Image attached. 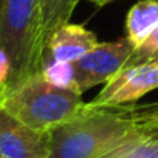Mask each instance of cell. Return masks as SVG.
<instances>
[{
	"label": "cell",
	"instance_id": "obj_10",
	"mask_svg": "<svg viewBox=\"0 0 158 158\" xmlns=\"http://www.w3.org/2000/svg\"><path fill=\"white\" fill-rule=\"evenodd\" d=\"M135 127L146 137H158V102L152 105L132 106Z\"/></svg>",
	"mask_w": 158,
	"mask_h": 158
},
{
	"label": "cell",
	"instance_id": "obj_16",
	"mask_svg": "<svg viewBox=\"0 0 158 158\" xmlns=\"http://www.w3.org/2000/svg\"><path fill=\"white\" fill-rule=\"evenodd\" d=\"M89 2H92V3L97 5V6H105L106 3H109V2H112V0H89Z\"/></svg>",
	"mask_w": 158,
	"mask_h": 158
},
{
	"label": "cell",
	"instance_id": "obj_9",
	"mask_svg": "<svg viewBox=\"0 0 158 158\" xmlns=\"http://www.w3.org/2000/svg\"><path fill=\"white\" fill-rule=\"evenodd\" d=\"M80 0H40L42 9V37L45 46H48L52 32L69 23L71 15Z\"/></svg>",
	"mask_w": 158,
	"mask_h": 158
},
{
	"label": "cell",
	"instance_id": "obj_13",
	"mask_svg": "<svg viewBox=\"0 0 158 158\" xmlns=\"http://www.w3.org/2000/svg\"><path fill=\"white\" fill-rule=\"evenodd\" d=\"M123 158H158V137L141 141Z\"/></svg>",
	"mask_w": 158,
	"mask_h": 158
},
{
	"label": "cell",
	"instance_id": "obj_14",
	"mask_svg": "<svg viewBox=\"0 0 158 158\" xmlns=\"http://www.w3.org/2000/svg\"><path fill=\"white\" fill-rule=\"evenodd\" d=\"M148 138H152V137H146L144 134L138 132V134H135L132 138H129L127 141H124L123 144L114 148L112 151L106 152V154H103L102 157H98V158H123L124 155H127L134 148H137L141 141H144V140H148Z\"/></svg>",
	"mask_w": 158,
	"mask_h": 158
},
{
	"label": "cell",
	"instance_id": "obj_4",
	"mask_svg": "<svg viewBox=\"0 0 158 158\" xmlns=\"http://www.w3.org/2000/svg\"><path fill=\"white\" fill-rule=\"evenodd\" d=\"M134 51L135 46L127 37L115 42H98L97 46L72 63L75 91L83 95L88 89L107 83L126 66Z\"/></svg>",
	"mask_w": 158,
	"mask_h": 158
},
{
	"label": "cell",
	"instance_id": "obj_15",
	"mask_svg": "<svg viewBox=\"0 0 158 158\" xmlns=\"http://www.w3.org/2000/svg\"><path fill=\"white\" fill-rule=\"evenodd\" d=\"M9 71H11V64H9V58L5 54V51L0 49V89L3 91L8 78H9Z\"/></svg>",
	"mask_w": 158,
	"mask_h": 158
},
{
	"label": "cell",
	"instance_id": "obj_3",
	"mask_svg": "<svg viewBox=\"0 0 158 158\" xmlns=\"http://www.w3.org/2000/svg\"><path fill=\"white\" fill-rule=\"evenodd\" d=\"M0 49L11 64L5 89L43 71L46 46L42 37L40 0H0Z\"/></svg>",
	"mask_w": 158,
	"mask_h": 158
},
{
	"label": "cell",
	"instance_id": "obj_6",
	"mask_svg": "<svg viewBox=\"0 0 158 158\" xmlns=\"http://www.w3.org/2000/svg\"><path fill=\"white\" fill-rule=\"evenodd\" d=\"M49 134H40L0 109V158H48Z\"/></svg>",
	"mask_w": 158,
	"mask_h": 158
},
{
	"label": "cell",
	"instance_id": "obj_12",
	"mask_svg": "<svg viewBox=\"0 0 158 158\" xmlns=\"http://www.w3.org/2000/svg\"><path fill=\"white\" fill-rule=\"evenodd\" d=\"M155 57H158V28L141 46H138V48L134 51L132 57L129 58V61L126 63L124 68L134 66V64H137V63H141V61H144V60L155 58ZM124 68H123V69H124Z\"/></svg>",
	"mask_w": 158,
	"mask_h": 158
},
{
	"label": "cell",
	"instance_id": "obj_7",
	"mask_svg": "<svg viewBox=\"0 0 158 158\" xmlns=\"http://www.w3.org/2000/svg\"><path fill=\"white\" fill-rule=\"evenodd\" d=\"M98 45L97 35L81 25L66 23L49 37L46 54L52 61L74 63Z\"/></svg>",
	"mask_w": 158,
	"mask_h": 158
},
{
	"label": "cell",
	"instance_id": "obj_11",
	"mask_svg": "<svg viewBox=\"0 0 158 158\" xmlns=\"http://www.w3.org/2000/svg\"><path fill=\"white\" fill-rule=\"evenodd\" d=\"M43 74L45 77L57 86L61 88H69V89H75L74 88V71H72V63H64V61H52L51 63H45L43 68ZM78 92V91H77Z\"/></svg>",
	"mask_w": 158,
	"mask_h": 158
},
{
	"label": "cell",
	"instance_id": "obj_17",
	"mask_svg": "<svg viewBox=\"0 0 158 158\" xmlns=\"http://www.w3.org/2000/svg\"><path fill=\"white\" fill-rule=\"evenodd\" d=\"M0 94H2V89H0Z\"/></svg>",
	"mask_w": 158,
	"mask_h": 158
},
{
	"label": "cell",
	"instance_id": "obj_5",
	"mask_svg": "<svg viewBox=\"0 0 158 158\" xmlns=\"http://www.w3.org/2000/svg\"><path fill=\"white\" fill-rule=\"evenodd\" d=\"M158 89V57L121 69L86 106L89 109L129 105Z\"/></svg>",
	"mask_w": 158,
	"mask_h": 158
},
{
	"label": "cell",
	"instance_id": "obj_1",
	"mask_svg": "<svg viewBox=\"0 0 158 158\" xmlns=\"http://www.w3.org/2000/svg\"><path fill=\"white\" fill-rule=\"evenodd\" d=\"M138 132L132 105L88 107L81 115L49 132L48 158H98Z\"/></svg>",
	"mask_w": 158,
	"mask_h": 158
},
{
	"label": "cell",
	"instance_id": "obj_8",
	"mask_svg": "<svg viewBox=\"0 0 158 158\" xmlns=\"http://www.w3.org/2000/svg\"><path fill=\"white\" fill-rule=\"evenodd\" d=\"M158 28V0H140L127 12L126 32L127 40L135 46H141Z\"/></svg>",
	"mask_w": 158,
	"mask_h": 158
},
{
	"label": "cell",
	"instance_id": "obj_2",
	"mask_svg": "<svg viewBox=\"0 0 158 158\" xmlns=\"http://www.w3.org/2000/svg\"><path fill=\"white\" fill-rule=\"evenodd\" d=\"M0 109L29 129L49 134L54 127L81 115L88 107L80 92L54 85L40 71L2 91Z\"/></svg>",
	"mask_w": 158,
	"mask_h": 158
}]
</instances>
